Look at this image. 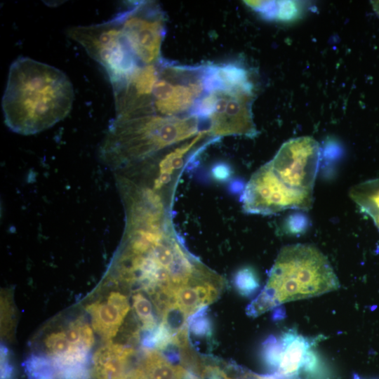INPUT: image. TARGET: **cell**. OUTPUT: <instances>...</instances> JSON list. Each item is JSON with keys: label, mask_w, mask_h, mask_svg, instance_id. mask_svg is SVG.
Instances as JSON below:
<instances>
[{"label": "cell", "mask_w": 379, "mask_h": 379, "mask_svg": "<svg viewBox=\"0 0 379 379\" xmlns=\"http://www.w3.org/2000/svg\"><path fill=\"white\" fill-rule=\"evenodd\" d=\"M217 99L210 117L213 136L231 135L254 138L257 130L251 111L253 92L215 91Z\"/></svg>", "instance_id": "52a82bcc"}, {"label": "cell", "mask_w": 379, "mask_h": 379, "mask_svg": "<svg viewBox=\"0 0 379 379\" xmlns=\"http://www.w3.org/2000/svg\"><path fill=\"white\" fill-rule=\"evenodd\" d=\"M45 354L50 359L59 357L67 351L78 347H72L67 338L65 330L55 331L48 333L44 340Z\"/></svg>", "instance_id": "2e32d148"}, {"label": "cell", "mask_w": 379, "mask_h": 379, "mask_svg": "<svg viewBox=\"0 0 379 379\" xmlns=\"http://www.w3.org/2000/svg\"><path fill=\"white\" fill-rule=\"evenodd\" d=\"M282 353V344L279 338L275 336L269 337L263 343L262 357L265 364L274 373L279 366Z\"/></svg>", "instance_id": "ac0fdd59"}, {"label": "cell", "mask_w": 379, "mask_h": 379, "mask_svg": "<svg viewBox=\"0 0 379 379\" xmlns=\"http://www.w3.org/2000/svg\"><path fill=\"white\" fill-rule=\"evenodd\" d=\"M111 379H148L142 364H131L114 374Z\"/></svg>", "instance_id": "ffe728a7"}, {"label": "cell", "mask_w": 379, "mask_h": 379, "mask_svg": "<svg viewBox=\"0 0 379 379\" xmlns=\"http://www.w3.org/2000/svg\"><path fill=\"white\" fill-rule=\"evenodd\" d=\"M206 307L201 308L190 317L189 331L195 336L207 337L211 335V321L206 317Z\"/></svg>", "instance_id": "d6986e66"}, {"label": "cell", "mask_w": 379, "mask_h": 379, "mask_svg": "<svg viewBox=\"0 0 379 379\" xmlns=\"http://www.w3.org/2000/svg\"><path fill=\"white\" fill-rule=\"evenodd\" d=\"M349 196L360 211L373 220L379 230V178L353 186Z\"/></svg>", "instance_id": "7c38bea8"}, {"label": "cell", "mask_w": 379, "mask_h": 379, "mask_svg": "<svg viewBox=\"0 0 379 379\" xmlns=\"http://www.w3.org/2000/svg\"><path fill=\"white\" fill-rule=\"evenodd\" d=\"M130 310L126 295L111 292L106 302H95L86 307L93 329L105 340L114 338Z\"/></svg>", "instance_id": "ba28073f"}, {"label": "cell", "mask_w": 379, "mask_h": 379, "mask_svg": "<svg viewBox=\"0 0 379 379\" xmlns=\"http://www.w3.org/2000/svg\"><path fill=\"white\" fill-rule=\"evenodd\" d=\"M201 81L207 93L215 91L253 92L247 70L234 62L201 67Z\"/></svg>", "instance_id": "9c48e42d"}, {"label": "cell", "mask_w": 379, "mask_h": 379, "mask_svg": "<svg viewBox=\"0 0 379 379\" xmlns=\"http://www.w3.org/2000/svg\"><path fill=\"white\" fill-rule=\"evenodd\" d=\"M279 338L282 353L277 370L273 374L279 379H295L299 374L306 352L319 342V337H305L290 329L282 333Z\"/></svg>", "instance_id": "30bf717a"}, {"label": "cell", "mask_w": 379, "mask_h": 379, "mask_svg": "<svg viewBox=\"0 0 379 379\" xmlns=\"http://www.w3.org/2000/svg\"><path fill=\"white\" fill-rule=\"evenodd\" d=\"M199 119L156 114L115 118L100 147V157L109 167L121 168L142 161L159 151L198 135Z\"/></svg>", "instance_id": "277c9868"}, {"label": "cell", "mask_w": 379, "mask_h": 379, "mask_svg": "<svg viewBox=\"0 0 379 379\" xmlns=\"http://www.w3.org/2000/svg\"><path fill=\"white\" fill-rule=\"evenodd\" d=\"M74 98L72 84L62 71L20 56L9 68L1 102L4 122L21 135L40 133L69 114Z\"/></svg>", "instance_id": "7a4b0ae2"}, {"label": "cell", "mask_w": 379, "mask_h": 379, "mask_svg": "<svg viewBox=\"0 0 379 379\" xmlns=\"http://www.w3.org/2000/svg\"><path fill=\"white\" fill-rule=\"evenodd\" d=\"M371 4L373 6V8L375 12L376 13V14L379 17V1H371Z\"/></svg>", "instance_id": "d4e9b609"}, {"label": "cell", "mask_w": 379, "mask_h": 379, "mask_svg": "<svg viewBox=\"0 0 379 379\" xmlns=\"http://www.w3.org/2000/svg\"><path fill=\"white\" fill-rule=\"evenodd\" d=\"M340 287L328 258L316 246L296 244L283 247L267 281L247 314L257 317L284 303L319 296Z\"/></svg>", "instance_id": "3957f363"}, {"label": "cell", "mask_w": 379, "mask_h": 379, "mask_svg": "<svg viewBox=\"0 0 379 379\" xmlns=\"http://www.w3.org/2000/svg\"><path fill=\"white\" fill-rule=\"evenodd\" d=\"M305 379H331V371L314 347L306 352L299 374Z\"/></svg>", "instance_id": "4fadbf2b"}, {"label": "cell", "mask_w": 379, "mask_h": 379, "mask_svg": "<svg viewBox=\"0 0 379 379\" xmlns=\"http://www.w3.org/2000/svg\"><path fill=\"white\" fill-rule=\"evenodd\" d=\"M132 298L133 308L142 324L143 330H154L157 325L150 301L141 292L134 293Z\"/></svg>", "instance_id": "e0dca14e"}, {"label": "cell", "mask_w": 379, "mask_h": 379, "mask_svg": "<svg viewBox=\"0 0 379 379\" xmlns=\"http://www.w3.org/2000/svg\"><path fill=\"white\" fill-rule=\"evenodd\" d=\"M117 15L126 44L139 63L157 62L166 32L163 13L158 6L140 1Z\"/></svg>", "instance_id": "8992f818"}, {"label": "cell", "mask_w": 379, "mask_h": 379, "mask_svg": "<svg viewBox=\"0 0 379 379\" xmlns=\"http://www.w3.org/2000/svg\"><path fill=\"white\" fill-rule=\"evenodd\" d=\"M234 286L243 296L253 295L260 288V281L255 271L250 267L239 269L234 276Z\"/></svg>", "instance_id": "9a60e30c"}, {"label": "cell", "mask_w": 379, "mask_h": 379, "mask_svg": "<svg viewBox=\"0 0 379 379\" xmlns=\"http://www.w3.org/2000/svg\"><path fill=\"white\" fill-rule=\"evenodd\" d=\"M67 34L102 66L112 86L128 79L141 65L126 44L117 15L101 23L72 27Z\"/></svg>", "instance_id": "5b68a950"}, {"label": "cell", "mask_w": 379, "mask_h": 379, "mask_svg": "<svg viewBox=\"0 0 379 379\" xmlns=\"http://www.w3.org/2000/svg\"><path fill=\"white\" fill-rule=\"evenodd\" d=\"M1 335H5L13 328V309L10 302L4 296L1 297Z\"/></svg>", "instance_id": "7402d4cb"}, {"label": "cell", "mask_w": 379, "mask_h": 379, "mask_svg": "<svg viewBox=\"0 0 379 379\" xmlns=\"http://www.w3.org/2000/svg\"><path fill=\"white\" fill-rule=\"evenodd\" d=\"M308 225V219L303 215L295 213L291 215L287 220L286 227L293 234H302Z\"/></svg>", "instance_id": "44dd1931"}, {"label": "cell", "mask_w": 379, "mask_h": 379, "mask_svg": "<svg viewBox=\"0 0 379 379\" xmlns=\"http://www.w3.org/2000/svg\"><path fill=\"white\" fill-rule=\"evenodd\" d=\"M29 379H56L53 365L49 357L44 354H31L23 363Z\"/></svg>", "instance_id": "5bb4252c"}, {"label": "cell", "mask_w": 379, "mask_h": 379, "mask_svg": "<svg viewBox=\"0 0 379 379\" xmlns=\"http://www.w3.org/2000/svg\"><path fill=\"white\" fill-rule=\"evenodd\" d=\"M213 174L215 178H216L217 180H223L229 177L230 174V170L227 165L221 164L217 165L213 169Z\"/></svg>", "instance_id": "cb8c5ba5"}, {"label": "cell", "mask_w": 379, "mask_h": 379, "mask_svg": "<svg viewBox=\"0 0 379 379\" xmlns=\"http://www.w3.org/2000/svg\"><path fill=\"white\" fill-rule=\"evenodd\" d=\"M14 370L11 362L8 349L1 345V379H13Z\"/></svg>", "instance_id": "603a6c76"}, {"label": "cell", "mask_w": 379, "mask_h": 379, "mask_svg": "<svg viewBox=\"0 0 379 379\" xmlns=\"http://www.w3.org/2000/svg\"><path fill=\"white\" fill-rule=\"evenodd\" d=\"M135 351L117 343H108L98 348L91 361L92 379H111L132 364Z\"/></svg>", "instance_id": "8fae6325"}, {"label": "cell", "mask_w": 379, "mask_h": 379, "mask_svg": "<svg viewBox=\"0 0 379 379\" xmlns=\"http://www.w3.org/2000/svg\"><path fill=\"white\" fill-rule=\"evenodd\" d=\"M321 149L314 138L303 136L285 142L248 182L242 196L245 212L271 215L286 210L309 211Z\"/></svg>", "instance_id": "6da1fadb"}]
</instances>
